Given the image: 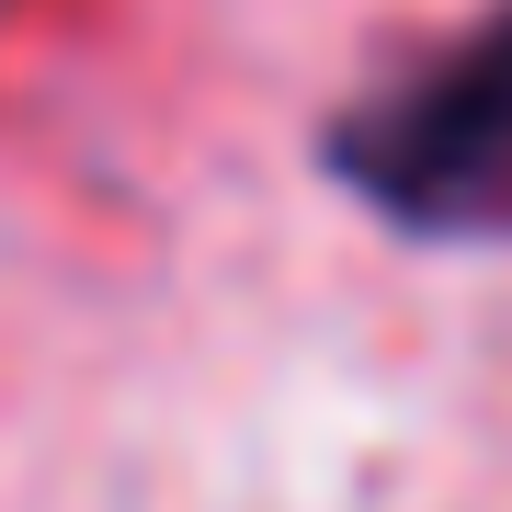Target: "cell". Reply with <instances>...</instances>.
Returning a JSON list of instances; mask_svg holds the SVG:
<instances>
[{"mask_svg":"<svg viewBox=\"0 0 512 512\" xmlns=\"http://www.w3.org/2000/svg\"><path fill=\"white\" fill-rule=\"evenodd\" d=\"M319 171L410 239H512V0L365 80L319 126Z\"/></svg>","mask_w":512,"mask_h":512,"instance_id":"obj_1","label":"cell"}]
</instances>
